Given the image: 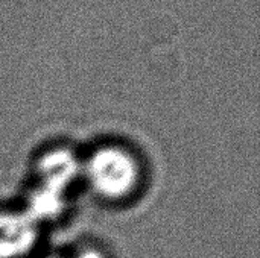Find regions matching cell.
Segmentation results:
<instances>
[{"instance_id":"6da1fadb","label":"cell","mask_w":260,"mask_h":258,"mask_svg":"<svg viewBox=\"0 0 260 258\" xmlns=\"http://www.w3.org/2000/svg\"><path fill=\"white\" fill-rule=\"evenodd\" d=\"M85 173L93 189L107 198H122L137 181L134 160L117 148L96 151L85 164Z\"/></svg>"},{"instance_id":"7a4b0ae2","label":"cell","mask_w":260,"mask_h":258,"mask_svg":"<svg viewBox=\"0 0 260 258\" xmlns=\"http://www.w3.org/2000/svg\"><path fill=\"white\" fill-rule=\"evenodd\" d=\"M37 240V224L26 213L0 214V258L24 255Z\"/></svg>"},{"instance_id":"3957f363","label":"cell","mask_w":260,"mask_h":258,"mask_svg":"<svg viewBox=\"0 0 260 258\" xmlns=\"http://www.w3.org/2000/svg\"><path fill=\"white\" fill-rule=\"evenodd\" d=\"M38 170L43 179L41 186L64 193L66 189L78 178L81 172V164L70 151L58 149L46 154L41 158Z\"/></svg>"},{"instance_id":"277c9868","label":"cell","mask_w":260,"mask_h":258,"mask_svg":"<svg viewBox=\"0 0 260 258\" xmlns=\"http://www.w3.org/2000/svg\"><path fill=\"white\" fill-rule=\"evenodd\" d=\"M64 208V193L46 186H40L27 201L24 211L35 224L38 220H49L61 214Z\"/></svg>"},{"instance_id":"5b68a950","label":"cell","mask_w":260,"mask_h":258,"mask_svg":"<svg viewBox=\"0 0 260 258\" xmlns=\"http://www.w3.org/2000/svg\"><path fill=\"white\" fill-rule=\"evenodd\" d=\"M76 258H102L96 251H84L79 255H76Z\"/></svg>"}]
</instances>
